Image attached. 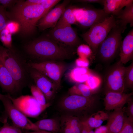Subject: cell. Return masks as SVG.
<instances>
[{"label":"cell","mask_w":133,"mask_h":133,"mask_svg":"<svg viewBox=\"0 0 133 133\" xmlns=\"http://www.w3.org/2000/svg\"><path fill=\"white\" fill-rule=\"evenodd\" d=\"M10 9L9 12L6 11L8 18L19 24L20 32L24 36L35 32L39 21L45 14L44 9L41 4H27L21 0H18Z\"/></svg>","instance_id":"1"},{"label":"cell","mask_w":133,"mask_h":133,"mask_svg":"<svg viewBox=\"0 0 133 133\" xmlns=\"http://www.w3.org/2000/svg\"><path fill=\"white\" fill-rule=\"evenodd\" d=\"M26 53L34 62L49 60L61 61L69 59L70 52L66 47L48 37H43L31 41L24 46Z\"/></svg>","instance_id":"2"},{"label":"cell","mask_w":133,"mask_h":133,"mask_svg":"<svg viewBox=\"0 0 133 133\" xmlns=\"http://www.w3.org/2000/svg\"><path fill=\"white\" fill-rule=\"evenodd\" d=\"M0 58L13 78L18 92L26 84L30 76L28 63L14 49L7 48L0 44Z\"/></svg>","instance_id":"3"},{"label":"cell","mask_w":133,"mask_h":133,"mask_svg":"<svg viewBox=\"0 0 133 133\" xmlns=\"http://www.w3.org/2000/svg\"><path fill=\"white\" fill-rule=\"evenodd\" d=\"M126 29L116 21V25L98 48L95 55L100 60L108 62L119 54L122 41V34Z\"/></svg>","instance_id":"4"},{"label":"cell","mask_w":133,"mask_h":133,"mask_svg":"<svg viewBox=\"0 0 133 133\" xmlns=\"http://www.w3.org/2000/svg\"><path fill=\"white\" fill-rule=\"evenodd\" d=\"M116 23L115 17L111 15L102 22L91 27L86 32L81 35L94 54H95L99 45Z\"/></svg>","instance_id":"5"},{"label":"cell","mask_w":133,"mask_h":133,"mask_svg":"<svg viewBox=\"0 0 133 133\" xmlns=\"http://www.w3.org/2000/svg\"><path fill=\"white\" fill-rule=\"evenodd\" d=\"M96 98L92 96L86 97L82 96L69 95L62 99L59 106L62 110L69 115L83 113L91 109L95 105Z\"/></svg>","instance_id":"6"},{"label":"cell","mask_w":133,"mask_h":133,"mask_svg":"<svg viewBox=\"0 0 133 133\" xmlns=\"http://www.w3.org/2000/svg\"><path fill=\"white\" fill-rule=\"evenodd\" d=\"M0 100L3 105L5 113L11 120L14 125L20 129L33 131L40 130L34 123L14 105L7 94L1 93Z\"/></svg>","instance_id":"7"},{"label":"cell","mask_w":133,"mask_h":133,"mask_svg":"<svg viewBox=\"0 0 133 133\" xmlns=\"http://www.w3.org/2000/svg\"><path fill=\"white\" fill-rule=\"evenodd\" d=\"M29 67L35 69L53 81L59 88L67 66L61 61L49 60L39 62H31Z\"/></svg>","instance_id":"8"},{"label":"cell","mask_w":133,"mask_h":133,"mask_svg":"<svg viewBox=\"0 0 133 133\" xmlns=\"http://www.w3.org/2000/svg\"><path fill=\"white\" fill-rule=\"evenodd\" d=\"M7 95L14 105L27 117H36L50 105L49 103L44 105H41L32 95L14 98L9 94Z\"/></svg>","instance_id":"9"},{"label":"cell","mask_w":133,"mask_h":133,"mask_svg":"<svg viewBox=\"0 0 133 133\" xmlns=\"http://www.w3.org/2000/svg\"><path fill=\"white\" fill-rule=\"evenodd\" d=\"M47 37L65 47L76 46L80 42L71 25L66 24L56 25L49 32Z\"/></svg>","instance_id":"10"},{"label":"cell","mask_w":133,"mask_h":133,"mask_svg":"<svg viewBox=\"0 0 133 133\" xmlns=\"http://www.w3.org/2000/svg\"><path fill=\"white\" fill-rule=\"evenodd\" d=\"M125 67L119 61L108 69L105 78V91L124 92Z\"/></svg>","instance_id":"11"},{"label":"cell","mask_w":133,"mask_h":133,"mask_svg":"<svg viewBox=\"0 0 133 133\" xmlns=\"http://www.w3.org/2000/svg\"><path fill=\"white\" fill-rule=\"evenodd\" d=\"M73 12L77 24L84 28H90L102 22L110 16L103 9L93 7H75Z\"/></svg>","instance_id":"12"},{"label":"cell","mask_w":133,"mask_h":133,"mask_svg":"<svg viewBox=\"0 0 133 133\" xmlns=\"http://www.w3.org/2000/svg\"><path fill=\"white\" fill-rule=\"evenodd\" d=\"M30 76L35 85L42 92L46 101L54 96L59 88L52 81L37 70L29 67Z\"/></svg>","instance_id":"13"},{"label":"cell","mask_w":133,"mask_h":133,"mask_svg":"<svg viewBox=\"0 0 133 133\" xmlns=\"http://www.w3.org/2000/svg\"><path fill=\"white\" fill-rule=\"evenodd\" d=\"M69 2V0L64 1L41 18L37 24L39 29L43 31L48 28H54Z\"/></svg>","instance_id":"14"},{"label":"cell","mask_w":133,"mask_h":133,"mask_svg":"<svg viewBox=\"0 0 133 133\" xmlns=\"http://www.w3.org/2000/svg\"><path fill=\"white\" fill-rule=\"evenodd\" d=\"M133 93H125L111 91L105 92L104 99L105 109L110 111L122 108L123 106L132 99Z\"/></svg>","instance_id":"15"},{"label":"cell","mask_w":133,"mask_h":133,"mask_svg":"<svg viewBox=\"0 0 133 133\" xmlns=\"http://www.w3.org/2000/svg\"><path fill=\"white\" fill-rule=\"evenodd\" d=\"M119 55L120 61L125 64L133 59V29L130 30L123 40L120 47Z\"/></svg>","instance_id":"16"},{"label":"cell","mask_w":133,"mask_h":133,"mask_svg":"<svg viewBox=\"0 0 133 133\" xmlns=\"http://www.w3.org/2000/svg\"><path fill=\"white\" fill-rule=\"evenodd\" d=\"M0 86L3 91L10 95L18 92L11 75L0 58Z\"/></svg>","instance_id":"17"},{"label":"cell","mask_w":133,"mask_h":133,"mask_svg":"<svg viewBox=\"0 0 133 133\" xmlns=\"http://www.w3.org/2000/svg\"><path fill=\"white\" fill-rule=\"evenodd\" d=\"M121 108L116 109L109 115L106 125L109 133H118L124 122V110Z\"/></svg>","instance_id":"18"},{"label":"cell","mask_w":133,"mask_h":133,"mask_svg":"<svg viewBox=\"0 0 133 133\" xmlns=\"http://www.w3.org/2000/svg\"><path fill=\"white\" fill-rule=\"evenodd\" d=\"M132 2L133 0H104L103 9L107 15L116 17L123 7Z\"/></svg>","instance_id":"19"},{"label":"cell","mask_w":133,"mask_h":133,"mask_svg":"<svg viewBox=\"0 0 133 133\" xmlns=\"http://www.w3.org/2000/svg\"><path fill=\"white\" fill-rule=\"evenodd\" d=\"M87 68L75 67L71 69L66 76L70 82L76 83L85 82L91 74Z\"/></svg>","instance_id":"20"},{"label":"cell","mask_w":133,"mask_h":133,"mask_svg":"<svg viewBox=\"0 0 133 133\" xmlns=\"http://www.w3.org/2000/svg\"><path fill=\"white\" fill-rule=\"evenodd\" d=\"M34 123L39 130L55 133H60V121L56 118L40 120Z\"/></svg>","instance_id":"21"},{"label":"cell","mask_w":133,"mask_h":133,"mask_svg":"<svg viewBox=\"0 0 133 133\" xmlns=\"http://www.w3.org/2000/svg\"><path fill=\"white\" fill-rule=\"evenodd\" d=\"M117 21L122 26L126 29L129 24L130 27L133 26V2L125 7L117 16L115 17Z\"/></svg>","instance_id":"22"},{"label":"cell","mask_w":133,"mask_h":133,"mask_svg":"<svg viewBox=\"0 0 133 133\" xmlns=\"http://www.w3.org/2000/svg\"><path fill=\"white\" fill-rule=\"evenodd\" d=\"M109 115L103 111H100L92 115L86 120V124L91 129H95L100 126L107 120Z\"/></svg>","instance_id":"23"},{"label":"cell","mask_w":133,"mask_h":133,"mask_svg":"<svg viewBox=\"0 0 133 133\" xmlns=\"http://www.w3.org/2000/svg\"><path fill=\"white\" fill-rule=\"evenodd\" d=\"M68 92L69 95H75L85 97H91L95 93L84 83H76L69 88Z\"/></svg>","instance_id":"24"},{"label":"cell","mask_w":133,"mask_h":133,"mask_svg":"<svg viewBox=\"0 0 133 133\" xmlns=\"http://www.w3.org/2000/svg\"><path fill=\"white\" fill-rule=\"evenodd\" d=\"M74 7L66 8L56 25L66 24L71 25L77 24L73 12Z\"/></svg>","instance_id":"25"},{"label":"cell","mask_w":133,"mask_h":133,"mask_svg":"<svg viewBox=\"0 0 133 133\" xmlns=\"http://www.w3.org/2000/svg\"><path fill=\"white\" fill-rule=\"evenodd\" d=\"M0 40L4 47L13 50L12 45V34L6 27L0 32Z\"/></svg>","instance_id":"26"},{"label":"cell","mask_w":133,"mask_h":133,"mask_svg":"<svg viewBox=\"0 0 133 133\" xmlns=\"http://www.w3.org/2000/svg\"><path fill=\"white\" fill-rule=\"evenodd\" d=\"M101 83L100 78L98 76L91 73L84 82V83L94 93L99 89Z\"/></svg>","instance_id":"27"},{"label":"cell","mask_w":133,"mask_h":133,"mask_svg":"<svg viewBox=\"0 0 133 133\" xmlns=\"http://www.w3.org/2000/svg\"><path fill=\"white\" fill-rule=\"evenodd\" d=\"M30 91L32 96L40 104L44 105L47 104L43 93L35 85H31Z\"/></svg>","instance_id":"28"},{"label":"cell","mask_w":133,"mask_h":133,"mask_svg":"<svg viewBox=\"0 0 133 133\" xmlns=\"http://www.w3.org/2000/svg\"><path fill=\"white\" fill-rule=\"evenodd\" d=\"M125 86L132 88L133 86V62L125 68Z\"/></svg>","instance_id":"29"},{"label":"cell","mask_w":133,"mask_h":133,"mask_svg":"<svg viewBox=\"0 0 133 133\" xmlns=\"http://www.w3.org/2000/svg\"><path fill=\"white\" fill-rule=\"evenodd\" d=\"M7 120L6 117L2 120L3 125L0 129V133H23L20 129L9 124Z\"/></svg>","instance_id":"30"},{"label":"cell","mask_w":133,"mask_h":133,"mask_svg":"<svg viewBox=\"0 0 133 133\" xmlns=\"http://www.w3.org/2000/svg\"><path fill=\"white\" fill-rule=\"evenodd\" d=\"M77 52L79 57L88 58L93 54L91 49L87 45L81 44L78 47Z\"/></svg>","instance_id":"31"},{"label":"cell","mask_w":133,"mask_h":133,"mask_svg":"<svg viewBox=\"0 0 133 133\" xmlns=\"http://www.w3.org/2000/svg\"><path fill=\"white\" fill-rule=\"evenodd\" d=\"M10 21L8 18L6 9L0 5V32L6 27Z\"/></svg>","instance_id":"32"},{"label":"cell","mask_w":133,"mask_h":133,"mask_svg":"<svg viewBox=\"0 0 133 133\" xmlns=\"http://www.w3.org/2000/svg\"><path fill=\"white\" fill-rule=\"evenodd\" d=\"M118 133H133V120L125 116L123 125Z\"/></svg>","instance_id":"33"},{"label":"cell","mask_w":133,"mask_h":133,"mask_svg":"<svg viewBox=\"0 0 133 133\" xmlns=\"http://www.w3.org/2000/svg\"><path fill=\"white\" fill-rule=\"evenodd\" d=\"M60 1L59 0H44L43 1L41 4L44 9L45 15Z\"/></svg>","instance_id":"34"},{"label":"cell","mask_w":133,"mask_h":133,"mask_svg":"<svg viewBox=\"0 0 133 133\" xmlns=\"http://www.w3.org/2000/svg\"><path fill=\"white\" fill-rule=\"evenodd\" d=\"M60 133H72V129L64 117L60 122Z\"/></svg>","instance_id":"35"},{"label":"cell","mask_w":133,"mask_h":133,"mask_svg":"<svg viewBox=\"0 0 133 133\" xmlns=\"http://www.w3.org/2000/svg\"><path fill=\"white\" fill-rule=\"evenodd\" d=\"M6 28L12 34L20 31V27L19 24L17 22L12 20H10Z\"/></svg>","instance_id":"36"},{"label":"cell","mask_w":133,"mask_h":133,"mask_svg":"<svg viewBox=\"0 0 133 133\" xmlns=\"http://www.w3.org/2000/svg\"><path fill=\"white\" fill-rule=\"evenodd\" d=\"M75 63L77 66L84 68H87L89 64L87 58L80 57L76 60Z\"/></svg>","instance_id":"37"},{"label":"cell","mask_w":133,"mask_h":133,"mask_svg":"<svg viewBox=\"0 0 133 133\" xmlns=\"http://www.w3.org/2000/svg\"><path fill=\"white\" fill-rule=\"evenodd\" d=\"M18 0H0V4L2 5L5 9L11 8L17 2Z\"/></svg>","instance_id":"38"},{"label":"cell","mask_w":133,"mask_h":133,"mask_svg":"<svg viewBox=\"0 0 133 133\" xmlns=\"http://www.w3.org/2000/svg\"><path fill=\"white\" fill-rule=\"evenodd\" d=\"M127 103L128 106L126 109V112L128 116V117L133 120V102L132 99Z\"/></svg>","instance_id":"39"},{"label":"cell","mask_w":133,"mask_h":133,"mask_svg":"<svg viewBox=\"0 0 133 133\" xmlns=\"http://www.w3.org/2000/svg\"><path fill=\"white\" fill-rule=\"evenodd\" d=\"M81 133H94L93 129L86 123L84 120L81 121Z\"/></svg>","instance_id":"40"},{"label":"cell","mask_w":133,"mask_h":133,"mask_svg":"<svg viewBox=\"0 0 133 133\" xmlns=\"http://www.w3.org/2000/svg\"><path fill=\"white\" fill-rule=\"evenodd\" d=\"M74 1L83 3H98L103 5L104 0H78Z\"/></svg>","instance_id":"41"},{"label":"cell","mask_w":133,"mask_h":133,"mask_svg":"<svg viewBox=\"0 0 133 133\" xmlns=\"http://www.w3.org/2000/svg\"><path fill=\"white\" fill-rule=\"evenodd\" d=\"M94 133H109L108 128L105 125H101L95 129Z\"/></svg>","instance_id":"42"},{"label":"cell","mask_w":133,"mask_h":133,"mask_svg":"<svg viewBox=\"0 0 133 133\" xmlns=\"http://www.w3.org/2000/svg\"><path fill=\"white\" fill-rule=\"evenodd\" d=\"M43 0H28L24 1V2L25 3L28 4H41Z\"/></svg>","instance_id":"43"},{"label":"cell","mask_w":133,"mask_h":133,"mask_svg":"<svg viewBox=\"0 0 133 133\" xmlns=\"http://www.w3.org/2000/svg\"><path fill=\"white\" fill-rule=\"evenodd\" d=\"M26 133H55L42 130L33 131L32 132H28Z\"/></svg>","instance_id":"44"},{"label":"cell","mask_w":133,"mask_h":133,"mask_svg":"<svg viewBox=\"0 0 133 133\" xmlns=\"http://www.w3.org/2000/svg\"></svg>","instance_id":"45"}]
</instances>
